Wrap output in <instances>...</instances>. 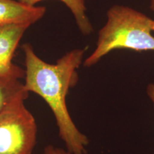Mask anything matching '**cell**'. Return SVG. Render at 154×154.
<instances>
[{"label":"cell","instance_id":"5b68a950","mask_svg":"<svg viewBox=\"0 0 154 154\" xmlns=\"http://www.w3.org/2000/svg\"><path fill=\"white\" fill-rule=\"evenodd\" d=\"M46 13L44 7L29 6L16 0H0V26L12 24L32 25Z\"/></svg>","mask_w":154,"mask_h":154},{"label":"cell","instance_id":"ba28073f","mask_svg":"<svg viewBox=\"0 0 154 154\" xmlns=\"http://www.w3.org/2000/svg\"><path fill=\"white\" fill-rule=\"evenodd\" d=\"M42 154H71L66 149L56 147L53 145H48L44 149Z\"/></svg>","mask_w":154,"mask_h":154},{"label":"cell","instance_id":"3957f363","mask_svg":"<svg viewBox=\"0 0 154 154\" xmlns=\"http://www.w3.org/2000/svg\"><path fill=\"white\" fill-rule=\"evenodd\" d=\"M25 100H17L0 113V154L33 153L37 126Z\"/></svg>","mask_w":154,"mask_h":154},{"label":"cell","instance_id":"7a4b0ae2","mask_svg":"<svg viewBox=\"0 0 154 154\" xmlns=\"http://www.w3.org/2000/svg\"><path fill=\"white\" fill-rule=\"evenodd\" d=\"M107 15L108 21L100 30L96 49L84 61V66H93L113 49L154 51L151 34L154 21L139 11L119 5L111 7Z\"/></svg>","mask_w":154,"mask_h":154},{"label":"cell","instance_id":"9c48e42d","mask_svg":"<svg viewBox=\"0 0 154 154\" xmlns=\"http://www.w3.org/2000/svg\"><path fill=\"white\" fill-rule=\"evenodd\" d=\"M147 94L149 96V99H151L154 107V84H150L147 86ZM154 154V153H153Z\"/></svg>","mask_w":154,"mask_h":154},{"label":"cell","instance_id":"8992f818","mask_svg":"<svg viewBox=\"0 0 154 154\" xmlns=\"http://www.w3.org/2000/svg\"><path fill=\"white\" fill-rule=\"evenodd\" d=\"M29 92L20 80L0 79V113L19 99H26Z\"/></svg>","mask_w":154,"mask_h":154},{"label":"cell","instance_id":"8fae6325","mask_svg":"<svg viewBox=\"0 0 154 154\" xmlns=\"http://www.w3.org/2000/svg\"><path fill=\"white\" fill-rule=\"evenodd\" d=\"M152 31H154V22L153 24V26H152Z\"/></svg>","mask_w":154,"mask_h":154},{"label":"cell","instance_id":"52a82bcc","mask_svg":"<svg viewBox=\"0 0 154 154\" xmlns=\"http://www.w3.org/2000/svg\"><path fill=\"white\" fill-rule=\"evenodd\" d=\"M19 2L29 6H35L44 0H18ZM69 7L76 19V24L84 34H89L93 31L92 25L86 14V8L84 0H59Z\"/></svg>","mask_w":154,"mask_h":154},{"label":"cell","instance_id":"30bf717a","mask_svg":"<svg viewBox=\"0 0 154 154\" xmlns=\"http://www.w3.org/2000/svg\"><path fill=\"white\" fill-rule=\"evenodd\" d=\"M151 9L154 10V0H151Z\"/></svg>","mask_w":154,"mask_h":154},{"label":"cell","instance_id":"6da1fadb","mask_svg":"<svg viewBox=\"0 0 154 154\" xmlns=\"http://www.w3.org/2000/svg\"><path fill=\"white\" fill-rule=\"evenodd\" d=\"M24 53L25 89L37 94L47 103L55 118L59 136L71 154H87L89 140L79 130L66 106V96L78 82L77 69L84 49H74L59 58L56 63L42 60L29 44L22 45Z\"/></svg>","mask_w":154,"mask_h":154},{"label":"cell","instance_id":"277c9868","mask_svg":"<svg viewBox=\"0 0 154 154\" xmlns=\"http://www.w3.org/2000/svg\"><path fill=\"white\" fill-rule=\"evenodd\" d=\"M29 24L0 26V79H24L25 70L13 62V57Z\"/></svg>","mask_w":154,"mask_h":154}]
</instances>
